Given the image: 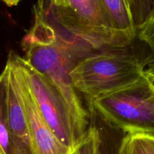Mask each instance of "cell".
Listing matches in <instances>:
<instances>
[{
    "instance_id": "8992f818",
    "label": "cell",
    "mask_w": 154,
    "mask_h": 154,
    "mask_svg": "<svg viewBox=\"0 0 154 154\" xmlns=\"http://www.w3.org/2000/svg\"><path fill=\"white\" fill-rule=\"evenodd\" d=\"M7 63L22 101L34 154H70L72 149L55 135L39 111L22 72L8 55Z\"/></svg>"
},
{
    "instance_id": "9c48e42d",
    "label": "cell",
    "mask_w": 154,
    "mask_h": 154,
    "mask_svg": "<svg viewBox=\"0 0 154 154\" xmlns=\"http://www.w3.org/2000/svg\"><path fill=\"white\" fill-rule=\"evenodd\" d=\"M119 154H154V135L125 134L120 143Z\"/></svg>"
},
{
    "instance_id": "7c38bea8",
    "label": "cell",
    "mask_w": 154,
    "mask_h": 154,
    "mask_svg": "<svg viewBox=\"0 0 154 154\" xmlns=\"http://www.w3.org/2000/svg\"><path fill=\"white\" fill-rule=\"evenodd\" d=\"M98 134V126L95 125L89 126L82 138L72 147L70 154H94Z\"/></svg>"
},
{
    "instance_id": "3957f363",
    "label": "cell",
    "mask_w": 154,
    "mask_h": 154,
    "mask_svg": "<svg viewBox=\"0 0 154 154\" xmlns=\"http://www.w3.org/2000/svg\"><path fill=\"white\" fill-rule=\"evenodd\" d=\"M122 48L96 51L75 64L71 72L72 84L89 102L131 85L144 75L145 62Z\"/></svg>"
},
{
    "instance_id": "5bb4252c",
    "label": "cell",
    "mask_w": 154,
    "mask_h": 154,
    "mask_svg": "<svg viewBox=\"0 0 154 154\" xmlns=\"http://www.w3.org/2000/svg\"><path fill=\"white\" fill-rule=\"evenodd\" d=\"M144 75L154 87V57L151 60L145 62Z\"/></svg>"
},
{
    "instance_id": "e0dca14e",
    "label": "cell",
    "mask_w": 154,
    "mask_h": 154,
    "mask_svg": "<svg viewBox=\"0 0 154 154\" xmlns=\"http://www.w3.org/2000/svg\"><path fill=\"white\" fill-rule=\"evenodd\" d=\"M0 154H4V153H3V152H2V149H1V147H0Z\"/></svg>"
},
{
    "instance_id": "9a60e30c",
    "label": "cell",
    "mask_w": 154,
    "mask_h": 154,
    "mask_svg": "<svg viewBox=\"0 0 154 154\" xmlns=\"http://www.w3.org/2000/svg\"><path fill=\"white\" fill-rule=\"evenodd\" d=\"M4 2L7 5L10 6V7H12V6H15L20 2V0H3Z\"/></svg>"
},
{
    "instance_id": "30bf717a",
    "label": "cell",
    "mask_w": 154,
    "mask_h": 154,
    "mask_svg": "<svg viewBox=\"0 0 154 154\" xmlns=\"http://www.w3.org/2000/svg\"><path fill=\"white\" fill-rule=\"evenodd\" d=\"M123 137L120 138L108 132L105 129L99 128L94 154H119V149Z\"/></svg>"
},
{
    "instance_id": "6da1fadb",
    "label": "cell",
    "mask_w": 154,
    "mask_h": 154,
    "mask_svg": "<svg viewBox=\"0 0 154 154\" xmlns=\"http://www.w3.org/2000/svg\"><path fill=\"white\" fill-rule=\"evenodd\" d=\"M35 13L34 26L22 42L23 58L60 93L70 111L79 141L88 129V114L74 87L71 72L80 59L93 52L60 36L47 20Z\"/></svg>"
},
{
    "instance_id": "8fae6325",
    "label": "cell",
    "mask_w": 154,
    "mask_h": 154,
    "mask_svg": "<svg viewBox=\"0 0 154 154\" xmlns=\"http://www.w3.org/2000/svg\"><path fill=\"white\" fill-rule=\"evenodd\" d=\"M154 17V0H134L132 17L137 30Z\"/></svg>"
},
{
    "instance_id": "277c9868",
    "label": "cell",
    "mask_w": 154,
    "mask_h": 154,
    "mask_svg": "<svg viewBox=\"0 0 154 154\" xmlns=\"http://www.w3.org/2000/svg\"><path fill=\"white\" fill-rule=\"evenodd\" d=\"M108 126L123 133L154 135V87L143 75L126 87L90 101Z\"/></svg>"
},
{
    "instance_id": "7a4b0ae2",
    "label": "cell",
    "mask_w": 154,
    "mask_h": 154,
    "mask_svg": "<svg viewBox=\"0 0 154 154\" xmlns=\"http://www.w3.org/2000/svg\"><path fill=\"white\" fill-rule=\"evenodd\" d=\"M54 20L67 38L90 51L123 48L108 20L100 0H38L35 6Z\"/></svg>"
},
{
    "instance_id": "2e32d148",
    "label": "cell",
    "mask_w": 154,
    "mask_h": 154,
    "mask_svg": "<svg viewBox=\"0 0 154 154\" xmlns=\"http://www.w3.org/2000/svg\"><path fill=\"white\" fill-rule=\"evenodd\" d=\"M126 4H127L128 8H129V12L131 14V16H132V9H133V5H134V0H126Z\"/></svg>"
},
{
    "instance_id": "52a82bcc",
    "label": "cell",
    "mask_w": 154,
    "mask_h": 154,
    "mask_svg": "<svg viewBox=\"0 0 154 154\" xmlns=\"http://www.w3.org/2000/svg\"><path fill=\"white\" fill-rule=\"evenodd\" d=\"M6 89V117L11 138V154H34L22 101L12 78L8 64Z\"/></svg>"
},
{
    "instance_id": "4fadbf2b",
    "label": "cell",
    "mask_w": 154,
    "mask_h": 154,
    "mask_svg": "<svg viewBox=\"0 0 154 154\" xmlns=\"http://www.w3.org/2000/svg\"><path fill=\"white\" fill-rule=\"evenodd\" d=\"M137 35L154 54V17L138 30Z\"/></svg>"
},
{
    "instance_id": "5b68a950",
    "label": "cell",
    "mask_w": 154,
    "mask_h": 154,
    "mask_svg": "<svg viewBox=\"0 0 154 154\" xmlns=\"http://www.w3.org/2000/svg\"><path fill=\"white\" fill-rule=\"evenodd\" d=\"M22 72L39 111L59 139L70 148L78 141L70 111L52 83L13 51L8 54Z\"/></svg>"
},
{
    "instance_id": "ba28073f",
    "label": "cell",
    "mask_w": 154,
    "mask_h": 154,
    "mask_svg": "<svg viewBox=\"0 0 154 154\" xmlns=\"http://www.w3.org/2000/svg\"><path fill=\"white\" fill-rule=\"evenodd\" d=\"M108 20L117 35L129 45L137 36L135 27L126 0H100Z\"/></svg>"
}]
</instances>
